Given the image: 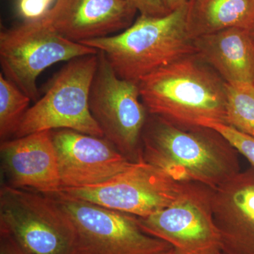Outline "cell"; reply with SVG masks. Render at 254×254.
I'll use <instances>...</instances> for the list:
<instances>
[{
    "instance_id": "6da1fadb",
    "label": "cell",
    "mask_w": 254,
    "mask_h": 254,
    "mask_svg": "<svg viewBox=\"0 0 254 254\" xmlns=\"http://www.w3.org/2000/svg\"><path fill=\"white\" fill-rule=\"evenodd\" d=\"M238 152L209 127L185 128L148 115L142 133V160L175 181L217 188L240 172Z\"/></svg>"
},
{
    "instance_id": "7a4b0ae2",
    "label": "cell",
    "mask_w": 254,
    "mask_h": 254,
    "mask_svg": "<svg viewBox=\"0 0 254 254\" xmlns=\"http://www.w3.org/2000/svg\"><path fill=\"white\" fill-rule=\"evenodd\" d=\"M138 86L150 115L185 128L226 125V82L195 53L147 75Z\"/></svg>"
},
{
    "instance_id": "3957f363",
    "label": "cell",
    "mask_w": 254,
    "mask_h": 254,
    "mask_svg": "<svg viewBox=\"0 0 254 254\" xmlns=\"http://www.w3.org/2000/svg\"><path fill=\"white\" fill-rule=\"evenodd\" d=\"M188 11L189 1L164 16L141 15L118 34L81 43L102 52L119 77L138 84L147 75L195 53Z\"/></svg>"
},
{
    "instance_id": "277c9868",
    "label": "cell",
    "mask_w": 254,
    "mask_h": 254,
    "mask_svg": "<svg viewBox=\"0 0 254 254\" xmlns=\"http://www.w3.org/2000/svg\"><path fill=\"white\" fill-rule=\"evenodd\" d=\"M0 233L26 254H77L74 225L50 195L1 185Z\"/></svg>"
},
{
    "instance_id": "5b68a950",
    "label": "cell",
    "mask_w": 254,
    "mask_h": 254,
    "mask_svg": "<svg viewBox=\"0 0 254 254\" xmlns=\"http://www.w3.org/2000/svg\"><path fill=\"white\" fill-rule=\"evenodd\" d=\"M98 63V53L67 62L51 80L44 95L25 114L14 138L57 129L104 137L89 104Z\"/></svg>"
},
{
    "instance_id": "8992f818",
    "label": "cell",
    "mask_w": 254,
    "mask_h": 254,
    "mask_svg": "<svg viewBox=\"0 0 254 254\" xmlns=\"http://www.w3.org/2000/svg\"><path fill=\"white\" fill-rule=\"evenodd\" d=\"M98 52L66 39L43 18L26 21L0 33L1 73L34 103L41 98L37 81L46 68Z\"/></svg>"
},
{
    "instance_id": "52a82bcc",
    "label": "cell",
    "mask_w": 254,
    "mask_h": 254,
    "mask_svg": "<svg viewBox=\"0 0 254 254\" xmlns=\"http://www.w3.org/2000/svg\"><path fill=\"white\" fill-rule=\"evenodd\" d=\"M98 63L90 93V110L103 136L129 161L142 160V133L148 114L138 84L119 77L106 57Z\"/></svg>"
},
{
    "instance_id": "ba28073f",
    "label": "cell",
    "mask_w": 254,
    "mask_h": 254,
    "mask_svg": "<svg viewBox=\"0 0 254 254\" xmlns=\"http://www.w3.org/2000/svg\"><path fill=\"white\" fill-rule=\"evenodd\" d=\"M48 195L73 222L77 254H164L173 250L168 242L145 233L135 215L59 193Z\"/></svg>"
},
{
    "instance_id": "9c48e42d",
    "label": "cell",
    "mask_w": 254,
    "mask_h": 254,
    "mask_svg": "<svg viewBox=\"0 0 254 254\" xmlns=\"http://www.w3.org/2000/svg\"><path fill=\"white\" fill-rule=\"evenodd\" d=\"M213 189L185 182L171 204L148 216L138 218L142 230L168 242L175 254H218L220 234L214 221Z\"/></svg>"
},
{
    "instance_id": "30bf717a",
    "label": "cell",
    "mask_w": 254,
    "mask_h": 254,
    "mask_svg": "<svg viewBox=\"0 0 254 254\" xmlns=\"http://www.w3.org/2000/svg\"><path fill=\"white\" fill-rule=\"evenodd\" d=\"M185 183L175 181L160 169L141 160L103 183L62 189L58 193L143 218L171 204Z\"/></svg>"
},
{
    "instance_id": "8fae6325",
    "label": "cell",
    "mask_w": 254,
    "mask_h": 254,
    "mask_svg": "<svg viewBox=\"0 0 254 254\" xmlns=\"http://www.w3.org/2000/svg\"><path fill=\"white\" fill-rule=\"evenodd\" d=\"M51 133L58 155L62 189L99 185L133 163L105 137L71 129L53 130Z\"/></svg>"
},
{
    "instance_id": "7c38bea8",
    "label": "cell",
    "mask_w": 254,
    "mask_h": 254,
    "mask_svg": "<svg viewBox=\"0 0 254 254\" xmlns=\"http://www.w3.org/2000/svg\"><path fill=\"white\" fill-rule=\"evenodd\" d=\"M0 157L1 185L47 195L61 190L51 131L1 141Z\"/></svg>"
},
{
    "instance_id": "4fadbf2b",
    "label": "cell",
    "mask_w": 254,
    "mask_h": 254,
    "mask_svg": "<svg viewBox=\"0 0 254 254\" xmlns=\"http://www.w3.org/2000/svg\"><path fill=\"white\" fill-rule=\"evenodd\" d=\"M136 11L128 0H56L43 18L61 36L81 43L126 29Z\"/></svg>"
},
{
    "instance_id": "5bb4252c",
    "label": "cell",
    "mask_w": 254,
    "mask_h": 254,
    "mask_svg": "<svg viewBox=\"0 0 254 254\" xmlns=\"http://www.w3.org/2000/svg\"><path fill=\"white\" fill-rule=\"evenodd\" d=\"M212 208L221 253L254 254V167L214 189Z\"/></svg>"
},
{
    "instance_id": "9a60e30c",
    "label": "cell",
    "mask_w": 254,
    "mask_h": 254,
    "mask_svg": "<svg viewBox=\"0 0 254 254\" xmlns=\"http://www.w3.org/2000/svg\"><path fill=\"white\" fill-rule=\"evenodd\" d=\"M195 53L226 83L254 84V39L252 31L231 28L193 39Z\"/></svg>"
},
{
    "instance_id": "2e32d148",
    "label": "cell",
    "mask_w": 254,
    "mask_h": 254,
    "mask_svg": "<svg viewBox=\"0 0 254 254\" xmlns=\"http://www.w3.org/2000/svg\"><path fill=\"white\" fill-rule=\"evenodd\" d=\"M192 39L231 28H254V0H189Z\"/></svg>"
},
{
    "instance_id": "e0dca14e",
    "label": "cell",
    "mask_w": 254,
    "mask_h": 254,
    "mask_svg": "<svg viewBox=\"0 0 254 254\" xmlns=\"http://www.w3.org/2000/svg\"><path fill=\"white\" fill-rule=\"evenodd\" d=\"M31 98L14 83L0 73V140L14 138L25 114L29 109Z\"/></svg>"
},
{
    "instance_id": "ac0fdd59",
    "label": "cell",
    "mask_w": 254,
    "mask_h": 254,
    "mask_svg": "<svg viewBox=\"0 0 254 254\" xmlns=\"http://www.w3.org/2000/svg\"><path fill=\"white\" fill-rule=\"evenodd\" d=\"M226 125L254 138V84L226 83Z\"/></svg>"
},
{
    "instance_id": "d6986e66",
    "label": "cell",
    "mask_w": 254,
    "mask_h": 254,
    "mask_svg": "<svg viewBox=\"0 0 254 254\" xmlns=\"http://www.w3.org/2000/svg\"><path fill=\"white\" fill-rule=\"evenodd\" d=\"M219 132L227 141L244 155L254 168V138L222 123L209 124L206 127Z\"/></svg>"
},
{
    "instance_id": "ffe728a7",
    "label": "cell",
    "mask_w": 254,
    "mask_h": 254,
    "mask_svg": "<svg viewBox=\"0 0 254 254\" xmlns=\"http://www.w3.org/2000/svg\"><path fill=\"white\" fill-rule=\"evenodd\" d=\"M56 0H18V14L26 21L43 18L53 7Z\"/></svg>"
},
{
    "instance_id": "44dd1931",
    "label": "cell",
    "mask_w": 254,
    "mask_h": 254,
    "mask_svg": "<svg viewBox=\"0 0 254 254\" xmlns=\"http://www.w3.org/2000/svg\"><path fill=\"white\" fill-rule=\"evenodd\" d=\"M141 15L161 16L168 14L162 0H128Z\"/></svg>"
},
{
    "instance_id": "7402d4cb",
    "label": "cell",
    "mask_w": 254,
    "mask_h": 254,
    "mask_svg": "<svg viewBox=\"0 0 254 254\" xmlns=\"http://www.w3.org/2000/svg\"><path fill=\"white\" fill-rule=\"evenodd\" d=\"M0 254H26L12 239L0 233Z\"/></svg>"
},
{
    "instance_id": "603a6c76",
    "label": "cell",
    "mask_w": 254,
    "mask_h": 254,
    "mask_svg": "<svg viewBox=\"0 0 254 254\" xmlns=\"http://www.w3.org/2000/svg\"><path fill=\"white\" fill-rule=\"evenodd\" d=\"M188 1L189 0H162V2L167 11L170 13L186 4Z\"/></svg>"
},
{
    "instance_id": "cb8c5ba5",
    "label": "cell",
    "mask_w": 254,
    "mask_h": 254,
    "mask_svg": "<svg viewBox=\"0 0 254 254\" xmlns=\"http://www.w3.org/2000/svg\"><path fill=\"white\" fill-rule=\"evenodd\" d=\"M164 254H174L173 250H170V252H167V253Z\"/></svg>"
},
{
    "instance_id": "d4e9b609",
    "label": "cell",
    "mask_w": 254,
    "mask_h": 254,
    "mask_svg": "<svg viewBox=\"0 0 254 254\" xmlns=\"http://www.w3.org/2000/svg\"><path fill=\"white\" fill-rule=\"evenodd\" d=\"M252 36H253V38H254V28L252 31Z\"/></svg>"
},
{
    "instance_id": "484cf974",
    "label": "cell",
    "mask_w": 254,
    "mask_h": 254,
    "mask_svg": "<svg viewBox=\"0 0 254 254\" xmlns=\"http://www.w3.org/2000/svg\"><path fill=\"white\" fill-rule=\"evenodd\" d=\"M218 254H222L221 252H220V253H219Z\"/></svg>"
}]
</instances>
